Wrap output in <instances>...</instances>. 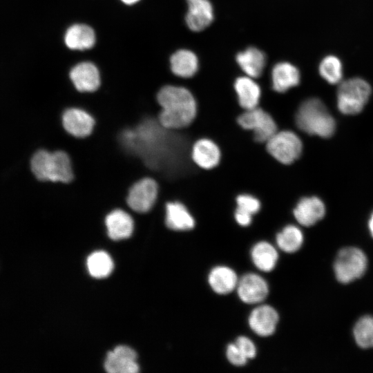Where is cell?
Wrapping results in <instances>:
<instances>
[{"mask_svg": "<svg viewBox=\"0 0 373 373\" xmlns=\"http://www.w3.org/2000/svg\"><path fill=\"white\" fill-rule=\"evenodd\" d=\"M160 108L157 119L160 124L171 131H182L195 121L199 104L193 93L187 88L167 84L155 94Z\"/></svg>", "mask_w": 373, "mask_h": 373, "instance_id": "obj_1", "label": "cell"}, {"mask_svg": "<svg viewBox=\"0 0 373 373\" xmlns=\"http://www.w3.org/2000/svg\"><path fill=\"white\" fill-rule=\"evenodd\" d=\"M30 169L40 181L70 182L73 178L71 160L64 151L37 150L30 159Z\"/></svg>", "mask_w": 373, "mask_h": 373, "instance_id": "obj_2", "label": "cell"}, {"mask_svg": "<svg viewBox=\"0 0 373 373\" xmlns=\"http://www.w3.org/2000/svg\"><path fill=\"white\" fill-rule=\"evenodd\" d=\"M295 122L302 131L323 138L331 137L336 122L322 101L310 98L304 101L295 115Z\"/></svg>", "mask_w": 373, "mask_h": 373, "instance_id": "obj_3", "label": "cell"}, {"mask_svg": "<svg viewBox=\"0 0 373 373\" xmlns=\"http://www.w3.org/2000/svg\"><path fill=\"white\" fill-rule=\"evenodd\" d=\"M236 122L242 129L251 132L254 142L262 144L278 131L274 117L261 106L242 111L236 117Z\"/></svg>", "mask_w": 373, "mask_h": 373, "instance_id": "obj_4", "label": "cell"}, {"mask_svg": "<svg viewBox=\"0 0 373 373\" xmlns=\"http://www.w3.org/2000/svg\"><path fill=\"white\" fill-rule=\"evenodd\" d=\"M372 89L365 79L352 77L339 84L337 90L338 110L345 115L359 113L367 102Z\"/></svg>", "mask_w": 373, "mask_h": 373, "instance_id": "obj_5", "label": "cell"}, {"mask_svg": "<svg viewBox=\"0 0 373 373\" xmlns=\"http://www.w3.org/2000/svg\"><path fill=\"white\" fill-rule=\"evenodd\" d=\"M367 267L366 255L362 250L354 247L341 249L334 263L336 278L343 284L350 283L362 277Z\"/></svg>", "mask_w": 373, "mask_h": 373, "instance_id": "obj_6", "label": "cell"}, {"mask_svg": "<svg viewBox=\"0 0 373 373\" xmlns=\"http://www.w3.org/2000/svg\"><path fill=\"white\" fill-rule=\"evenodd\" d=\"M265 148L274 160L283 165H289L300 157L303 144L294 132L284 129L278 130L265 144Z\"/></svg>", "mask_w": 373, "mask_h": 373, "instance_id": "obj_7", "label": "cell"}, {"mask_svg": "<svg viewBox=\"0 0 373 373\" xmlns=\"http://www.w3.org/2000/svg\"><path fill=\"white\" fill-rule=\"evenodd\" d=\"M159 195L160 184L157 180L153 177L145 176L130 186L126 203L131 211L146 213L155 207Z\"/></svg>", "mask_w": 373, "mask_h": 373, "instance_id": "obj_8", "label": "cell"}, {"mask_svg": "<svg viewBox=\"0 0 373 373\" xmlns=\"http://www.w3.org/2000/svg\"><path fill=\"white\" fill-rule=\"evenodd\" d=\"M190 157L197 167L202 170L211 171L220 165L222 158V151L216 140L209 137L203 136L193 142Z\"/></svg>", "mask_w": 373, "mask_h": 373, "instance_id": "obj_9", "label": "cell"}, {"mask_svg": "<svg viewBox=\"0 0 373 373\" xmlns=\"http://www.w3.org/2000/svg\"><path fill=\"white\" fill-rule=\"evenodd\" d=\"M164 222L166 228L175 231H190L196 224L191 210L186 203L178 199L165 202Z\"/></svg>", "mask_w": 373, "mask_h": 373, "instance_id": "obj_10", "label": "cell"}, {"mask_svg": "<svg viewBox=\"0 0 373 373\" xmlns=\"http://www.w3.org/2000/svg\"><path fill=\"white\" fill-rule=\"evenodd\" d=\"M61 123L68 133L75 137L83 138L92 133L95 119L87 111L73 106L64 111Z\"/></svg>", "mask_w": 373, "mask_h": 373, "instance_id": "obj_11", "label": "cell"}, {"mask_svg": "<svg viewBox=\"0 0 373 373\" xmlns=\"http://www.w3.org/2000/svg\"><path fill=\"white\" fill-rule=\"evenodd\" d=\"M104 225L107 236L113 240L128 238L135 230V220L131 213L116 208L105 216Z\"/></svg>", "mask_w": 373, "mask_h": 373, "instance_id": "obj_12", "label": "cell"}, {"mask_svg": "<svg viewBox=\"0 0 373 373\" xmlns=\"http://www.w3.org/2000/svg\"><path fill=\"white\" fill-rule=\"evenodd\" d=\"M69 77L73 86L80 93H93L101 86L97 68L90 62H82L70 71Z\"/></svg>", "mask_w": 373, "mask_h": 373, "instance_id": "obj_13", "label": "cell"}, {"mask_svg": "<svg viewBox=\"0 0 373 373\" xmlns=\"http://www.w3.org/2000/svg\"><path fill=\"white\" fill-rule=\"evenodd\" d=\"M240 299L247 304H256L264 300L269 293V287L265 280L256 274L243 276L237 285Z\"/></svg>", "mask_w": 373, "mask_h": 373, "instance_id": "obj_14", "label": "cell"}, {"mask_svg": "<svg viewBox=\"0 0 373 373\" xmlns=\"http://www.w3.org/2000/svg\"><path fill=\"white\" fill-rule=\"evenodd\" d=\"M137 354L129 347L119 345L108 352L104 368L109 373H136L139 366Z\"/></svg>", "mask_w": 373, "mask_h": 373, "instance_id": "obj_15", "label": "cell"}, {"mask_svg": "<svg viewBox=\"0 0 373 373\" xmlns=\"http://www.w3.org/2000/svg\"><path fill=\"white\" fill-rule=\"evenodd\" d=\"M251 77L241 76L236 79L233 89L240 108L249 110L260 106L262 91L259 84Z\"/></svg>", "mask_w": 373, "mask_h": 373, "instance_id": "obj_16", "label": "cell"}, {"mask_svg": "<svg viewBox=\"0 0 373 373\" xmlns=\"http://www.w3.org/2000/svg\"><path fill=\"white\" fill-rule=\"evenodd\" d=\"M278 319V314L274 307L262 305L252 310L249 317V325L256 334L266 337L275 332Z\"/></svg>", "mask_w": 373, "mask_h": 373, "instance_id": "obj_17", "label": "cell"}, {"mask_svg": "<svg viewBox=\"0 0 373 373\" xmlns=\"http://www.w3.org/2000/svg\"><path fill=\"white\" fill-rule=\"evenodd\" d=\"M188 11L185 21L188 28L200 32L208 27L213 20V11L209 0H186Z\"/></svg>", "mask_w": 373, "mask_h": 373, "instance_id": "obj_18", "label": "cell"}, {"mask_svg": "<svg viewBox=\"0 0 373 373\" xmlns=\"http://www.w3.org/2000/svg\"><path fill=\"white\" fill-rule=\"evenodd\" d=\"M293 213L299 224L310 227L324 217L325 207L320 198L315 196L306 197L298 202Z\"/></svg>", "mask_w": 373, "mask_h": 373, "instance_id": "obj_19", "label": "cell"}, {"mask_svg": "<svg viewBox=\"0 0 373 373\" xmlns=\"http://www.w3.org/2000/svg\"><path fill=\"white\" fill-rule=\"evenodd\" d=\"M300 73L293 64L283 61L274 65L271 70L272 89L279 93L287 92L300 82Z\"/></svg>", "mask_w": 373, "mask_h": 373, "instance_id": "obj_20", "label": "cell"}, {"mask_svg": "<svg viewBox=\"0 0 373 373\" xmlns=\"http://www.w3.org/2000/svg\"><path fill=\"white\" fill-rule=\"evenodd\" d=\"M236 61L246 75L255 79L261 76L266 64V57L258 48L249 47L237 55Z\"/></svg>", "mask_w": 373, "mask_h": 373, "instance_id": "obj_21", "label": "cell"}, {"mask_svg": "<svg viewBox=\"0 0 373 373\" xmlns=\"http://www.w3.org/2000/svg\"><path fill=\"white\" fill-rule=\"evenodd\" d=\"M238 278L236 272L226 266L212 269L208 281L211 289L218 294H227L237 287Z\"/></svg>", "mask_w": 373, "mask_h": 373, "instance_id": "obj_22", "label": "cell"}, {"mask_svg": "<svg viewBox=\"0 0 373 373\" xmlns=\"http://www.w3.org/2000/svg\"><path fill=\"white\" fill-rule=\"evenodd\" d=\"M64 41L68 48L72 50H87L94 46L95 35L90 26L75 24L66 30Z\"/></svg>", "mask_w": 373, "mask_h": 373, "instance_id": "obj_23", "label": "cell"}, {"mask_svg": "<svg viewBox=\"0 0 373 373\" xmlns=\"http://www.w3.org/2000/svg\"><path fill=\"white\" fill-rule=\"evenodd\" d=\"M170 65L171 70L175 76L190 78L198 71V59L192 51L181 49L172 55Z\"/></svg>", "mask_w": 373, "mask_h": 373, "instance_id": "obj_24", "label": "cell"}, {"mask_svg": "<svg viewBox=\"0 0 373 373\" xmlns=\"http://www.w3.org/2000/svg\"><path fill=\"white\" fill-rule=\"evenodd\" d=\"M251 256L255 266L266 272L274 269L278 258L275 247L266 241L257 242L251 249Z\"/></svg>", "mask_w": 373, "mask_h": 373, "instance_id": "obj_25", "label": "cell"}, {"mask_svg": "<svg viewBox=\"0 0 373 373\" xmlns=\"http://www.w3.org/2000/svg\"><path fill=\"white\" fill-rule=\"evenodd\" d=\"M303 240L301 230L292 224L285 226L276 236L278 247L286 253L297 251L303 245Z\"/></svg>", "mask_w": 373, "mask_h": 373, "instance_id": "obj_26", "label": "cell"}, {"mask_svg": "<svg viewBox=\"0 0 373 373\" xmlns=\"http://www.w3.org/2000/svg\"><path fill=\"white\" fill-rule=\"evenodd\" d=\"M86 265L90 275L96 278L107 277L113 269L111 256L103 251L92 253L87 258Z\"/></svg>", "mask_w": 373, "mask_h": 373, "instance_id": "obj_27", "label": "cell"}, {"mask_svg": "<svg viewBox=\"0 0 373 373\" xmlns=\"http://www.w3.org/2000/svg\"><path fill=\"white\" fill-rule=\"evenodd\" d=\"M353 334L358 347L373 348V316H364L359 318L354 327Z\"/></svg>", "mask_w": 373, "mask_h": 373, "instance_id": "obj_28", "label": "cell"}, {"mask_svg": "<svg viewBox=\"0 0 373 373\" xmlns=\"http://www.w3.org/2000/svg\"><path fill=\"white\" fill-rule=\"evenodd\" d=\"M320 75L329 84H337L342 82L343 66L336 56L328 55L323 59L318 66Z\"/></svg>", "mask_w": 373, "mask_h": 373, "instance_id": "obj_29", "label": "cell"}, {"mask_svg": "<svg viewBox=\"0 0 373 373\" xmlns=\"http://www.w3.org/2000/svg\"><path fill=\"white\" fill-rule=\"evenodd\" d=\"M236 207L245 211L254 216L258 214L262 209V203L256 195L249 192H241L235 197Z\"/></svg>", "mask_w": 373, "mask_h": 373, "instance_id": "obj_30", "label": "cell"}, {"mask_svg": "<svg viewBox=\"0 0 373 373\" xmlns=\"http://www.w3.org/2000/svg\"><path fill=\"white\" fill-rule=\"evenodd\" d=\"M228 361L236 366H242L247 363V358L243 354L236 343L229 344L227 348Z\"/></svg>", "mask_w": 373, "mask_h": 373, "instance_id": "obj_31", "label": "cell"}, {"mask_svg": "<svg viewBox=\"0 0 373 373\" xmlns=\"http://www.w3.org/2000/svg\"><path fill=\"white\" fill-rule=\"evenodd\" d=\"M236 345L247 358H254L256 354V348L254 343L247 337L239 336L236 341Z\"/></svg>", "mask_w": 373, "mask_h": 373, "instance_id": "obj_32", "label": "cell"}, {"mask_svg": "<svg viewBox=\"0 0 373 373\" xmlns=\"http://www.w3.org/2000/svg\"><path fill=\"white\" fill-rule=\"evenodd\" d=\"M233 219L242 227H247L251 224L254 215L235 207L233 211Z\"/></svg>", "mask_w": 373, "mask_h": 373, "instance_id": "obj_33", "label": "cell"}, {"mask_svg": "<svg viewBox=\"0 0 373 373\" xmlns=\"http://www.w3.org/2000/svg\"><path fill=\"white\" fill-rule=\"evenodd\" d=\"M369 230L373 237V213L371 215L368 222Z\"/></svg>", "mask_w": 373, "mask_h": 373, "instance_id": "obj_34", "label": "cell"}, {"mask_svg": "<svg viewBox=\"0 0 373 373\" xmlns=\"http://www.w3.org/2000/svg\"><path fill=\"white\" fill-rule=\"evenodd\" d=\"M124 3L126 4H133L137 1H139L140 0H122Z\"/></svg>", "mask_w": 373, "mask_h": 373, "instance_id": "obj_35", "label": "cell"}]
</instances>
